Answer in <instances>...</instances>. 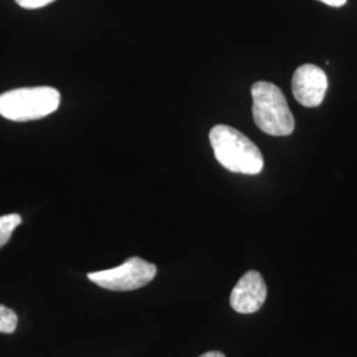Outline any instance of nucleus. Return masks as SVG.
Returning a JSON list of instances; mask_svg holds the SVG:
<instances>
[{
	"mask_svg": "<svg viewBox=\"0 0 357 357\" xmlns=\"http://www.w3.org/2000/svg\"><path fill=\"white\" fill-rule=\"evenodd\" d=\"M209 141L218 163L230 172L257 175L264 168V156L255 143L236 128L217 125Z\"/></svg>",
	"mask_w": 357,
	"mask_h": 357,
	"instance_id": "obj_1",
	"label": "nucleus"
},
{
	"mask_svg": "<svg viewBox=\"0 0 357 357\" xmlns=\"http://www.w3.org/2000/svg\"><path fill=\"white\" fill-rule=\"evenodd\" d=\"M253 118L259 130L274 137L293 134L295 119L282 90L266 81H258L252 86Z\"/></svg>",
	"mask_w": 357,
	"mask_h": 357,
	"instance_id": "obj_2",
	"label": "nucleus"
},
{
	"mask_svg": "<svg viewBox=\"0 0 357 357\" xmlns=\"http://www.w3.org/2000/svg\"><path fill=\"white\" fill-rule=\"evenodd\" d=\"M60 101L59 90L50 86L10 90L0 96V115L15 122L41 119L54 113Z\"/></svg>",
	"mask_w": 357,
	"mask_h": 357,
	"instance_id": "obj_3",
	"label": "nucleus"
},
{
	"mask_svg": "<svg viewBox=\"0 0 357 357\" xmlns=\"http://www.w3.org/2000/svg\"><path fill=\"white\" fill-rule=\"evenodd\" d=\"M156 275V266L139 257H131L121 266L89 273V281L112 291H131L149 284Z\"/></svg>",
	"mask_w": 357,
	"mask_h": 357,
	"instance_id": "obj_4",
	"label": "nucleus"
},
{
	"mask_svg": "<svg viewBox=\"0 0 357 357\" xmlns=\"http://www.w3.org/2000/svg\"><path fill=\"white\" fill-rule=\"evenodd\" d=\"M327 88V76L317 65H302L294 73L291 82L294 98L306 107H317L321 105Z\"/></svg>",
	"mask_w": 357,
	"mask_h": 357,
	"instance_id": "obj_5",
	"label": "nucleus"
},
{
	"mask_svg": "<svg viewBox=\"0 0 357 357\" xmlns=\"http://www.w3.org/2000/svg\"><path fill=\"white\" fill-rule=\"evenodd\" d=\"M268 298V287L262 275L250 270L245 273L230 294V306L238 314H253L264 306Z\"/></svg>",
	"mask_w": 357,
	"mask_h": 357,
	"instance_id": "obj_6",
	"label": "nucleus"
},
{
	"mask_svg": "<svg viewBox=\"0 0 357 357\" xmlns=\"http://www.w3.org/2000/svg\"><path fill=\"white\" fill-rule=\"evenodd\" d=\"M22 216L11 213L0 217V249L11 240L13 230L22 224Z\"/></svg>",
	"mask_w": 357,
	"mask_h": 357,
	"instance_id": "obj_7",
	"label": "nucleus"
},
{
	"mask_svg": "<svg viewBox=\"0 0 357 357\" xmlns=\"http://www.w3.org/2000/svg\"><path fill=\"white\" fill-rule=\"evenodd\" d=\"M17 327V315L8 307L0 305V332L1 333H13Z\"/></svg>",
	"mask_w": 357,
	"mask_h": 357,
	"instance_id": "obj_8",
	"label": "nucleus"
},
{
	"mask_svg": "<svg viewBox=\"0 0 357 357\" xmlns=\"http://www.w3.org/2000/svg\"><path fill=\"white\" fill-rule=\"evenodd\" d=\"M20 7L26 10H38L53 3L54 0H15Z\"/></svg>",
	"mask_w": 357,
	"mask_h": 357,
	"instance_id": "obj_9",
	"label": "nucleus"
},
{
	"mask_svg": "<svg viewBox=\"0 0 357 357\" xmlns=\"http://www.w3.org/2000/svg\"><path fill=\"white\" fill-rule=\"evenodd\" d=\"M320 1H323L331 7H342L347 3V0H320Z\"/></svg>",
	"mask_w": 357,
	"mask_h": 357,
	"instance_id": "obj_10",
	"label": "nucleus"
},
{
	"mask_svg": "<svg viewBox=\"0 0 357 357\" xmlns=\"http://www.w3.org/2000/svg\"><path fill=\"white\" fill-rule=\"evenodd\" d=\"M199 357H225V355L222 352H218V351H211V352L203 354L202 356Z\"/></svg>",
	"mask_w": 357,
	"mask_h": 357,
	"instance_id": "obj_11",
	"label": "nucleus"
}]
</instances>
